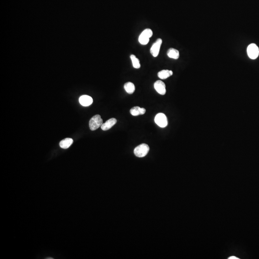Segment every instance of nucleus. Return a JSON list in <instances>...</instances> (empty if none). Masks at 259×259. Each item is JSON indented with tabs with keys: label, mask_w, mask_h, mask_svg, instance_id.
<instances>
[{
	"label": "nucleus",
	"mask_w": 259,
	"mask_h": 259,
	"mask_svg": "<svg viewBox=\"0 0 259 259\" xmlns=\"http://www.w3.org/2000/svg\"><path fill=\"white\" fill-rule=\"evenodd\" d=\"M153 31L150 29H144L140 35L138 40L141 44L145 45L149 42V39L153 36Z\"/></svg>",
	"instance_id": "1"
},
{
	"label": "nucleus",
	"mask_w": 259,
	"mask_h": 259,
	"mask_svg": "<svg viewBox=\"0 0 259 259\" xmlns=\"http://www.w3.org/2000/svg\"><path fill=\"white\" fill-rule=\"evenodd\" d=\"M149 147L146 143H142L136 147L134 150L135 155L138 157H143L148 154Z\"/></svg>",
	"instance_id": "2"
},
{
	"label": "nucleus",
	"mask_w": 259,
	"mask_h": 259,
	"mask_svg": "<svg viewBox=\"0 0 259 259\" xmlns=\"http://www.w3.org/2000/svg\"><path fill=\"white\" fill-rule=\"evenodd\" d=\"M102 124L103 120L101 116L99 115H95L89 121V128L91 131H95L101 127Z\"/></svg>",
	"instance_id": "3"
},
{
	"label": "nucleus",
	"mask_w": 259,
	"mask_h": 259,
	"mask_svg": "<svg viewBox=\"0 0 259 259\" xmlns=\"http://www.w3.org/2000/svg\"><path fill=\"white\" fill-rule=\"evenodd\" d=\"M247 54L251 59H256L259 55V49L255 44H250L247 48Z\"/></svg>",
	"instance_id": "4"
},
{
	"label": "nucleus",
	"mask_w": 259,
	"mask_h": 259,
	"mask_svg": "<svg viewBox=\"0 0 259 259\" xmlns=\"http://www.w3.org/2000/svg\"><path fill=\"white\" fill-rule=\"evenodd\" d=\"M155 124L161 128H165L168 125L167 118L164 114L160 113L155 116Z\"/></svg>",
	"instance_id": "5"
},
{
	"label": "nucleus",
	"mask_w": 259,
	"mask_h": 259,
	"mask_svg": "<svg viewBox=\"0 0 259 259\" xmlns=\"http://www.w3.org/2000/svg\"><path fill=\"white\" fill-rule=\"evenodd\" d=\"M162 43V40L160 38H157L155 42L153 43L150 49V53L153 57H157L158 56Z\"/></svg>",
	"instance_id": "6"
},
{
	"label": "nucleus",
	"mask_w": 259,
	"mask_h": 259,
	"mask_svg": "<svg viewBox=\"0 0 259 259\" xmlns=\"http://www.w3.org/2000/svg\"><path fill=\"white\" fill-rule=\"evenodd\" d=\"M154 88L157 92L161 95H165L166 93V85L163 82L157 80L154 84Z\"/></svg>",
	"instance_id": "7"
},
{
	"label": "nucleus",
	"mask_w": 259,
	"mask_h": 259,
	"mask_svg": "<svg viewBox=\"0 0 259 259\" xmlns=\"http://www.w3.org/2000/svg\"><path fill=\"white\" fill-rule=\"evenodd\" d=\"M79 101L81 105L84 107H88L92 104L93 99L89 96L83 95L80 97Z\"/></svg>",
	"instance_id": "8"
},
{
	"label": "nucleus",
	"mask_w": 259,
	"mask_h": 259,
	"mask_svg": "<svg viewBox=\"0 0 259 259\" xmlns=\"http://www.w3.org/2000/svg\"><path fill=\"white\" fill-rule=\"evenodd\" d=\"M117 121L116 118H110L109 120L106 121L105 123L102 124L101 126V129L103 131H107L111 128V127H113L117 123Z\"/></svg>",
	"instance_id": "9"
},
{
	"label": "nucleus",
	"mask_w": 259,
	"mask_h": 259,
	"mask_svg": "<svg viewBox=\"0 0 259 259\" xmlns=\"http://www.w3.org/2000/svg\"><path fill=\"white\" fill-rule=\"evenodd\" d=\"M146 112V109L144 108H141L139 107H134L130 110V113L132 116H138L140 115H143Z\"/></svg>",
	"instance_id": "10"
},
{
	"label": "nucleus",
	"mask_w": 259,
	"mask_h": 259,
	"mask_svg": "<svg viewBox=\"0 0 259 259\" xmlns=\"http://www.w3.org/2000/svg\"><path fill=\"white\" fill-rule=\"evenodd\" d=\"M167 55L169 58L175 60L178 59L180 57V52L178 49L171 48L167 52Z\"/></svg>",
	"instance_id": "11"
},
{
	"label": "nucleus",
	"mask_w": 259,
	"mask_h": 259,
	"mask_svg": "<svg viewBox=\"0 0 259 259\" xmlns=\"http://www.w3.org/2000/svg\"><path fill=\"white\" fill-rule=\"evenodd\" d=\"M173 72L168 70H163L159 71L157 74L158 77L161 79H166L172 76Z\"/></svg>",
	"instance_id": "12"
},
{
	"label": "nucleus",
	"mask_w": 259,
	"mask_h": 259,
	"mask_svg": "<svg viewBox=\"0 0 259 259\" xmlns=\"http://www.w3.org/2000/svg\"><path fill=\"white\" fill-rule=\"evenodd\" d=\"M73 140L72 138H65V139L63 140L60 143V147L63 149H67L73 143Z\"/></svg>",
	"instance_id": "13"
},
{
	"label": "nucleus",
	"mask_w": 259,
	"mask_h": 259,
	"mask_svg": "<svg viewBox=\"0 0 259 259\" xmlns=\"http://www.w3.org/2000/svg\"><path fill=\"white\" fill-rule=\"evenodd\" d=\"M124 88L127 93H128L129 94H133L135 92V85L132 82H127L125 83L124 85Z\"/></svg>",
	"instance_id": "14"
},
{
	"label": "nucleus",
	"mask_w": 259,
	"mask_h": 259,
	"mask_svg": "<svg viewBox=\"0 0 259 259\" xmlns=\"http://www.w3.org/2000/svg\"><path fill=\"white\" fill-rule=\"evenodd\" d=\"M131 60L132 62V65L135 69H139L141 67V64L139 60L136 57L135 55L132 54L130 56Z\"/></svg>",
	"instance_id": "15"
},
{
	"label": "nucleus",
	"mask_w": 259,
	"mask_h": 259,
	"mask_svg": "<svg viewBox=\"0 0 259 259\" xmlns=\"http://www.w3.org/2000/svg\"><path fill=\"white\" fill-rule=\"evenodd\" d=\"M228 259H239V258H237L235 256H231L228 258Z\"/></svg>",
	"instance_id": "16"
}]
</instances>
